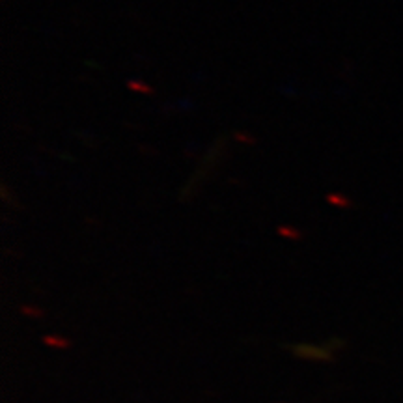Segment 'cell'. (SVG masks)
I'll use <instances>...</instances> for the list:
<instances>
[{
	"label": "cell",
	"mask_w": 403,
	"mask_h": 403,
	"mask_svg": "<svg viewBox=\"0 0 403 403\" xmlns=\"http://www.w3.org/2000/svg\"><path fill=\"white\" fill-rule=\"evenodd\" d=\"M127 86H129L131 90H134V92H140V94H151V92H153L151 86L142 84V82H138V81H129L127 82Z\"/></svg>",
	"instance_id": "cell-3"
},
{
	"label": "cell",
	"mask_w": 403,
	"mask_h": 403,
	"mask_svg": "<svg viewBox=\"0 0 403 403\" xmlns=\"http://www.w3.org/2000/svg\"><path fill=\"white\" fill-rule=\"evenodd\" d=\"M43 342L47 345H51V347H69V344H67V340H64V338H56V336H45Z\"/></svg>",
	"instance_id": "cell-4"
},
{
	"label": "cell",
	"mask_w": 403,
	"mask_h": 403,
	"mask_svg": "<svg viewBox=\"0 0 403 403\" xmlns=\"http://www.w3.org/2000/svg\"><path fill=\"white\" fill-rule=\"evenodd\" d=\"M327 200H329L332 205H338V207H349V205H351V202L345 198L344 194H338V192H334V194H329V196H327Z\"/></svg>",
	"instance_id": "cell-2"
},
{
	"label": "cell",
	"mask_w": 403,
	"mask_h": 403,
	"mask_svg": "<svg viewBox=\"0 0 403 403\" xmlns=\"http://www.w3.org/2000/svg\"><path fill=\"white\" fill-rule=\"evenodd\" d=\"M278 234L282 235V237H289V239H299V237H301V232H297V230H293V228H289V226H280Z\"/></svg>",
	"instance_id": "cell-5"
},
{
	"label": "cell",
	"mask_w": 403,
	"mask_h": 403,
	"mask_svg": "<svg viewBox=\"0 0 403 403\" xmlns=\"http://www.w3.org/2000/svg\"><path fill=\"white\" fill-rule=\"evenodd\" d=\"M291 351H293L295 355L302 357V359L332 360V355H330V351H327V347H315V345L299 344V345H291Z\"/></svg>",
	"instance_id": "cell-1"
}]
</instances>
